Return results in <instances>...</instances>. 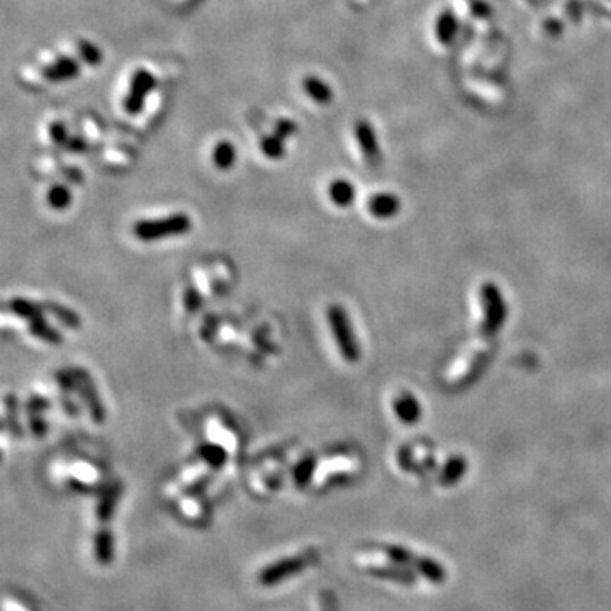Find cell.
<instances>
[{"instance_id":"cell-19","label":"cell","mask_w":611,"mask_h":611,"mask_svg":"<svg viewBox=\"0 0 611 611\" xmlns=\"http://www.w3.org/2000/svg\"><path fill=\"white\" fill-rule=\"evenodd\" d=\"M184 303H185V308H187L189 311H194V309L199 308V304H201V296L197 294V292L194 291V289H187V291H185V299H184Z\"/></svg>"},{"instance_id":"cell-7","label":"cell","mask_w":611,"mask_h":611,"mask_svg":"<svg viewBox=\"0 0 611 611\" xmlns=\"http://www.w3.org/2000/svg\"><path fill=\"white\" fill-rule=\"evenodd\" d=\"M313 560V552H309L306 557H301L299 560H286V562H279L275 564L274 567L267 569L265 572H263L262 581L263 583H274V581L282 579L284 576H289L291 572H296L297 567H304V565H308Z\"/></svg>"},{"instance_id":"cell-4","label":"cell","mask_w":611,"mask_h":611,"mask_svg":"<svg viewBox=\"0 0 611 611\" xmlns=\"http://www.w3.org/2000/svg\"><path fill=\"white\" fill-rule=\"evenodd\" d=\"M73 375H75V381L78 384V387H80L82 392V398L85 399L87 406H89L90 415H92L94 421H97V423H102V421L106 420V411L104 406H102L101 398H99L96 386H94L92 377H90L89 372H85L84 369H78L73 370Z\"/></svg>"},{"instance_id":"cell-11","label":"cell","mask_w":611,"mask_h":611,"mask_svg":"<svg viewBox=\"0 0 611 611\" xmlns=\"http://www.w3.org/2000/svg\"><path fill=\"white\" fill-rule=\"evenodd\" d=\"M43 308L48 309V311L51 313V315L55 316L56 320L60 321V323L68 326V328H72V329L80 328V323H82L80 317H78L75 313L72 311V309L65 308V306H61L58 303H44Z\"/></svg>"},{"instance_id":"cell-12","label":"cell","mask_w":611,"mask_h":611,"mask_svg":"<svg viewBox=\"0 0 611 611\" xmlns=\"http://www.w3.org/2000/svg\"><path fill=\"white\" fill-rule=\"evenodd\" d=\"M234 158H237V151H234L233 144L228 141L216 144V148H214L213 151V162L218 168H221V170H228V168H231L234 165Z\"/></svg>"},{"instance_id":"cell-6","label":"cell","mask_w":611,"mask_h":611,"mask_svg":"<svg viewBox=\"0 0 611 611\" xmlns=\"http://www.w3.org/2000/svg\"><path fill=\"white\" fill-rule=\"evenodd\" d=\"M394 411L404 424H415L421 416L420 403L416 401L415 396H411L410 392H403V394L396 399Z\"/></svg>"},{"instance_id":"cell-9","label":"cell","mask_w":611,"mask_h":611,"mask_svg":"<svg viewBox=\"0 0 611 611\" xmlns=\"http://www.w3.org/2000/svg\"><path fill=\"white\" fill-rule=\"evenodd\" d=\"M329 197L340 208H348L355 199V187L346 180H334L329 185Z\"/></svg>"},{"instance_id":"cell-10","label":"cell","mask_w":611,"mask_h":611,"mask_svg":"<svg viewBox=\"0 0 611 611\" xmlns=\"http://www.w3.org/2000/svg\"><path fill=\"white\" fill-rule=\"evenodd\" d=\"M9 309L14 315L20 317H26V320H34V317L43 316V308L39 304L32 303V301L23 299V297H15V299L9 301Z\"/></svg>"},{"instance_id":"cell-3","label":"cell","mask_w":611,"mask_h":611,"mask_svg":"<svg viewBox=\"0 0 611 611\" xmlns=\"http://www.w3.org/2000/svg\"><path fill=\"white\" fill-rule=\"evenodd\" d=\"M482 301V311H484V321H482V329L487 334H494L501 329L506 320V303L505 297L501 296L499 289L494 284H486L481 291Z\"/></svg>"},{"instance_id":"cell-14","label":"cell","mask_w":611,"mask_h":611,"mask_svg":"<svg viewBox=\"0 0 611 611\" xmlns=\"http://www.w3.org/2000/svg\"><path fill=\"white\" fill-rule=\"evenodd\" d=\"M464 469H465L464 458H453V460H450L447 467H445L441 479H443L445 484H453V482H455L457 479H460L462 474H464Z\"/></svg>"},{"instance_id":"cell-18","label":"cell","mask_w":611,"mask_h":611,"mask_svg":"<svg viewBox=\"0 0 611 611\" xmlns=\"http://www.w3.org/2000/svg\"><path fill=\"white\" fill-rule=\"evenodd\" d=\"M263 153H265L267 156H270V158H279V156H282V146H280L279 141H275V139H265L263 141Z\"/></svg>"},{"instance_id":"cell-5","label":"cell","mask_w":611,"mask_h":611,"mask_svg":"<svg viewBox=\"0 0 611 611\" xmlns=\"http://www.w3.org/2000/svg\"><path fill=\"white\" fill-rule=\"evenodd\" d=\"M401 202L392 194H377L369 202L370 214H374L377 220H389V218L398 214Z\"/></svg>"},{"instance_id":"cell-1","label":"cell","mask_w":611,"mask_h":611,"mask_svg":"<svg viewBox=\"0 0 611 611\" xmlns=\"http://www.w3.org/2000/svg\"><path fill=\"white\" fill-rule=\"evenodd\" d=\"M191 228V218H189L187 214L179 213L162 218V220L138 221L133 226V233L139 241H156V239L182 237V234L189 233Z\"/></svg>"},{"instance_id":"cell-17","label":"cell","mask_w":611,"mask_h":611,"mask_svg":"<svg viewBox=\"0 0 611 611\" xmlns=\"http://www.w3.org/2000/svg\"><path fill=\"white\" fill-rule=\"evenodd\" d=\"M29 411H31V430L36 433V436H43L46 432V424L41 418V410L29 406Z\"/></svg>"},{"instance_id":"cell-15","label":"cell","mask_w":611,"mask_h":611,"mask_svg":"<svg viewBox=\"0 0 611 611\" xmlns=\"http://www.w3.org/2000/svg\"><path fill=\"white\" fill-rule=\"evenodd\" d=\"M202 457L206 458V460L209 462V464L213 465H221L222 462H225L226 453L222 452L220 447H214V445H209V447H206L202 450Z\"/></svg>"},{"instance_id":"cell-13","label":"cell","mask_w":611,"mask_h":611,"mask_svg":"<svg viewBox=\"0 0 611 611\" xmlns=\"http://www.w3.org/2000/svg\"><path fill=\"white\" fill-rule=\"evenodd\" d=\"M70 201H72V194H70L68 189L63 187V185H55V187L49 189L48 204L51 206L53 209L56 210L67 209L70 206Z\"/></svg>"},{"instance_id":"cell-2","label":"cell","mask_w":611,"mask_h":611,"mask_svg":"<svg viewBox=\"0 0 611 611\" xmlns=\"http://www.w3.org/2000/svg\"><path fill=\"white\" fill-rule=\"evenodd\" d=\"M328 321L329 328L336 341L338 350H340L341 357L346 362L355 363L360 360L362 352L360 345H358L357 334L353 332V326L350 323L348 315H346L345 308L340 304H333L328 308Z\"/></svg>"},{"instance_id":"cell-16","label":"cell","mask_w":611,"mask_h":611,"mask_svg":"<svg viewBox=\"0 0 611 611\" xmlns=\"http://www.w3.org/2000/svg\"><path fill=\"white\" fill-rule=\"evenodd\" d=\"M313 467H315V460H313V458H306L304 462H301L296 469V481L299 482V484H304L309 476H311Z\"/></svg>"},{"instance_id":"cell-8","label":"cell","mask_w":611,"mask_h":611,"mask_svg":"<svg viewBox=\"0 0 611 611\" xmlns=\"http://www.w3.org/2000/svg\"><path fill=\"white\" fill-rule=\"evenodd\" d=\"M29 332L34 334L36 338H39V340L46 341V344H51V345L63 344V336H61V333L56 332L55 328H51L43 316L34 317V320L29 321Z\"/></svg>"}]
</instances>
